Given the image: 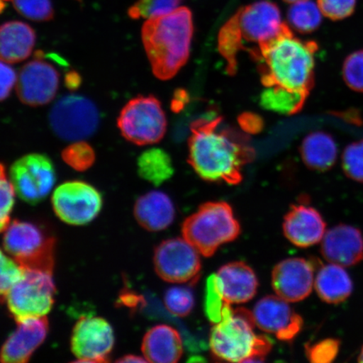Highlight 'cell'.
I'll use <instances>...</instances> for the list:
<instances>
[{
  "label": "cell",
  "instance_id": "83f0119b",
  "mask_svg": "<svg viewBox=\"0 0 363 363\" xmlns=\"http://www.w3.org/2000/svg\"><path fill=\"white\" fill-rule=\"evenodd\" d=\"M308 95L274 85L265 87L260 96V104L267 111L294 115L301 111Z\"/></svg>",
  "mask_w": 363,
  "mask_h": 363
},
{
  "label": "cell",
  "instance_id": "d6a6232c",
  "mask_svg": "<svg viewBox=\"0 0 363 363\" xmlns=\"http://www.w3.org/2000/svg\"><path fill=\"white\" fill-rule=\"evenodd\" d=\"M13 7L27 19L35 21L52 20L54 11L50 0H12Z\"/></svg>",
  "mask_w": 363,
  "mask_h": 363
},
{
  "label": "cell",
  "instance_id": "7dc6e473",
  "mask_svg": "<svg viewBox=\"0 0 363 363\" xmlns=\"http://www.w3.org/2000/svg\"><path fill=\"white\" fill-rule=\"evenodd\" d=\"M358 361H359L360 362H363V347L362 349L359 357H358Z\"/></svg>",
  "mask_w": 363,
  "mask_h": 363
},
{
  "label": "cell",
  "instance_id": "d6986e66",
  "mask_svg": "<svg viewBox=\"0 0 363 363\" xmlns=\"http://www.w3.org/2000/svg\"><path fill=\"white\" fill-rule=\"evenodd\" d=\"M321 253L328 260L342 267H351L363 261V238L355 227L339 225L324 235Z\"/></svg>",
  "mask_w": 363,
  "mask_h": 363
},
{
  "label": "cell",
  "instance_id": "7bdbcfd3",
  "mask_svg": "<svg viewBox=\"0 0 363 363\" xmlns=\"http://www.w3.org/2000/svg\"><path fill=\"white\" fill-rule=\"evenodd\" d=\"M65 84L70 90H75L81 84V76L75 71L69 72L66 75Z\"/></svg>",
  "mask_w": 363,
  "mask_h": 363
},
{
  "label": "cell",
  "instance_id": "7a4b0ae2",
  "mask_svg": "<svg viewBox=\"0 0 363 363\" xmlns=\"http://www.w3.org/2000/svg\"><path fill=\"white\" fill-rule=\"evenodd\" d=\"M315 42H303L294 36L284 23L280 33L250 55L258 63L264 87H281L308 95L314 85Z\"/></svg>",
  "mask_w": 363,
  "mask_h": 363
},
{
  "label": "cell",
  "instance_id": "ba28073f",
  "mask_svg": "<svg viewBox=\"0 0 363 363\" xmlns=\"http://www.w3.org/2000/svg\"><path fill=\"white\" fill-rule=\"evenodd\" d=\"M52 275L23 269L21 278L13 284L6 297L9 310L17 323L44 317L52 310L56 291Z\"/></svg>",
  "mask_w": 363,
  "mask_h": 363
},
{
  "label": "cell",
  "instance_id": "30bf717a",
  "mask_svg": "<svg viewBox=\"0 0 363 363\" xmlns=\"http://www.w3.org/2000/svg\"><path fill=\"white\" fill-rule=\"evenodd\" d=\"M52 129L66 140H84L98 129L99 113L95 104L80 95H67L54 104L49 113Z\"/></svg>",
  "mask_w": 363,
  "mask_h": 363
},
{
  "label": "cell",
  "instance_id": "9c48e42d",
  "mask_svg": "<svg viewBox=\"0 0 363 363\" xmlns=\"http://www.w3.org/2000/svg\"><path fill=\"white\" fill-rule=\"evenodd\" d=\"M121 135L138 146L160 142L167 130L165 112L158 99L138 96L127 103L117 121Z\"/></svg>",
  "mask_w": 363,
  "mask_h": 363
},
{
  "label": "cell",
  "instance_id": "ac0fdd59",
  "mask_svg": "<svg viewBox=\"0 0 363 363\" xmlns=\"http://www.w3.org/2000/svg\"><path fill=\"white\" fill-rule=\"evenodd\" d=\"M326 224L315 208L294 204L284 219V233L294 246L306 248L323 239Z\"/></svg>",
  "mask_w": 363,
  "mask_h": 363
},
{
  "label": "cell",
  "instance_id": "60d3db41",
  "mask_svg": "<svg viewBox=\"0 0 363 363\" xmlns=\"http://www.w3.org/2000/svg\"><path fill=\"white\" fill-rule=\"evenodd\" d=\"M16 72L7 62L0 60V101L10 96L17 83Z\"/></svg>",
  "mask_w": 363,
  "mask_h": 363
},
{
  "label": "cell",
  "instance_id": "484cf974",
  "mask_svg": "<svg viewBox=\"0 0 363 363\" xmlns=\"http://www.w3.org/2000/svg\"><path fill=\"white\" fill-rule=\"evenodd\" d=\"M301 154L308 169L325 172L334 166L338 148L333 136L323 131H315L303 140Z\"/></svg>",
  "mask_w": 363,
  "mask_h": 363
},
{
  "label": "cell",
  "instance_id": "f1b7e54d",
  "mask_svg": "<svg viewBox=\"0 0 363 363\" xmlns=\"http://www.w3.org/2000/svg\"><path fill=\"white\" fill-rule=\"evenodd\" d=\"M289 27L301 34H308L319 28L322 22V13L318 4L311 0L294 3L289 9Z\"/></svg>",
  "mask_w": 363,
  "mask_h": 363
},
{
  "label": "cell",
  "instance_id": "277c9868",
  "mask_svg": "<svg viewBox=\"0 0 363 363\" xmlns=\"http://www.w3.org/2000/svg\"><path fill=\"white\" fill-rule=\"evenodd\" d=\"M284 22L276 4L262 0L245 6L235 13L222 27L218 48L227 62V72H237L239 52L247 51V45H255V51L262 45L274 38L282 30Z\"/></svg>",
  "mask_w": 363,
  "mask_h": 363
},
{
  "label": "cell",
  "instance_id": "ffe728a7",
  "mask_svg": "<svg viewBox=\"0 0 363 363\" xmlns=\"http://www.w3.org/2000/svg\"><path fill=\"white\" fill-rule=\"evenodd\" d=\"M48 320L45 316L18 322V328L0 352V362L24 363L47 337Z\"/></svg>",
  "mask_w": 363,
  "mask_h": 363
},
{
  "label": "cell",
  "instance_id": "8d00e7d4",
  "mask_svg": "<svg viewBox=\"0 0 363 363\" xmlns=\"http://www.w3.org/2000/svg\"><path fill=\"white\" fill-rule=\"evenodd\" d=\"M23 269L0 250V302L6 299L13 284L21 278Z\"/></svg>",
  "mask_w": 363,
  "mask_h": 363
},
{
  "label": "cell",
  "instance_id": "8992f818",
  "mask_svg": "<svg viewBox=\"0 0 363 363\" xmlns=\"http://www.w3.org/2000/svg\"><path fill=\"white\" fill-rule=\"evenodd\" d=\"M240 233L233 208L222 201L202 204L182 225L183 238L206 257L214 255L222 245L233 242Z\"/></svg>",
  "mask_w": 363,
  "mask_h": 363
},
{
  "label": "cell",
  "instance_id": "f546056e",
  "mask_svg": "<svg viewBox=\"0 0 363 363\" xmlns=\"http://www.w3.org/2000/svg\"><path fill=\"white\" fill-rule=\"evenodd\" d=\"M183 0H139L128 11L131 19H152L170 13L179 8Z\"/></svg>",
  "mask_w": 363,
  "mask_h": 363
},
{
  "label": "cell",
  "instance_id": "603a6c76",
  "mask_svg": "<svg viewBox=\"0 0 363 363\" xmlns=\"http://www.w3.org/2000/svg\"><path fill=\"white\" fill-rule=\"evenodd\" d=\"M135 220L149 231H160L170 226L175 218V208L169 196L161 191H151L140 197L135 204Z\"/></svg>",
  "mask_w": 363,
  "mask_h": 363
},
{
  "label": "cell",
  "instance_id": "7402d4cb",
  "mask_svg": "<svg viewBox=\"0 0 363 363\" xmlns=\"http://www.w3.org/2000/svg\"><path fill=\"white\" fill-rule=\"evenodd\" d=\"M142 350L149 362L175 363L183 355V342L178 330L158 325L145 335Z\"/></svg>",
  "mask_w": 363,
  "mask_h": 363
},
{
  "label": "cell",
  "instance_id": "ee69618b",
  "mask_svg": "<svg viewBox=\"0 0 363 363\" xmlns=\"http://www.w3.org/2000/svg\"><path fill=\"white\" fill-rule=\"evenodd\" d=\"M119 362H147L146 358L140 357L138 356L128 355L121 358L118 360Z\"/></svg>",
  "mask_w": 363,
  "mask_h": 363
},
{
  "label": "cell",
  "instance_id": "8fae6325",
  "mask_svg": "<svg viewBox=\"0 0 363 363\" xmlns=\"http://www.w3.org/2000/svg\"><path fill=\"white\" fill-rule=\"evenodd\" d=\"M157 274L169 283L194 284L201 277L199 252L183 238L159 244L154 253Z\"/></svg>",
  "mask_w": 363,
  "mask_h": 363
},
{
  "label": "cell",
  "instance_id": "cb8c5ba5",
  "mask_svg": "<svg viewBox=\"0 0 363 363\" xmlns=\"http://www.w3.org/2000/svg\"><path fill=\"white\" fill-rule=\"evenodd\" d=\"M36 40L35 30L26 23L10 21L0 26V60L18 63L33 53Z\"/></svg>",
  "mask_w": 363,
  "mask_h": 363
},
{
  "label": "cell",
  "instance_id": "e575fe53",
  "mask_svg": "<svg viewBox=\"0 0 363 363\" xmlns=\"http://www.w3.org/2000/svg\"><path fill=\"white\" fill-rule=\"evenodd\" d=\"M342 169L348 178L363 183V140L352 143L345 149Z\"/></svg>",
  "mask_w": 363,
  "mask_h": 363
},
{
  "label": "cell",
  "instance_id": "bcb514c9",
  "mask_svg": "<svg viewBox=\"0 0 363 363\" xmlns=\"http://www.w3.org/2000/svg\"><path fill=\"white\" fill-rule=\"evenodd\" d=\"M284 1L290 4H294L299 1H303V0H284Z\"/></svg>",
  "mask_w": 363,
  "mask_h": 363
},
{
  "label": "cell",
  "instance_id": "b9f144b4",
  "mask_svg": "<svg viewBox=\"0 0 363 363\" xmlns=\"http://www.w3.org/2000/svg\"><path fill=\"white\" fill-rule=\"evenodd\" d=\"M239 122L242 129L248 133H257L262 128L261 118L253 113H244L240 117Z\"/></svg>",
  "mask_w": 363,
  "mask_h": 363
},
{
  "label": "cell",
  "instance_id": "f35d334b",
  "mask_svg": "<svg viewBox=\"0 0 363 363\" xmlns=\"http://www.w3.org/2000/svg\"><path fill=\"white\" fill-rule=\"evenodd\" d=\"M322 15L333 21H340L352 15L357 0H317Z\"/></svg>",
  "mask_w": 363,
  "mask_h": 363
},
{
  "label": "cell",
  "instance_id": "52a82bcc",
  "mask_svg": "<svg viewBox=\"0 0 363 363\" xmlns=\"http://www.w3.org/2000/svg\"><path fill=\"white\" fill-rule=\"evenodd\" d=\"M55 238L42 227L30 222L15 220L9 225L4 247L23 269L52 274Z\"/></svg>",
  "mask_w": 363,
  "mask_h": 363
},
{
  "label": "cell",
  "instance_id": "1f68e13d",
  "mask_svg": "<svg viewBox=\"0 0 363 363\" xmlns=\"http://www.w3.org/2000/svg\"><path fill=\"white\" fill-rule=\"evenodd\" d=\"M164 303L171 314L179 317L187 316L194 306V297L189 287H172L167 290Z\"/></svg>",
  "mask_w": 363,
  "mask_h": 363
},
{
  "label": "cell",
  "instance_id": "74e56055",
  "mask_svg": "<svg viewBox=\"0 0 363 363\" xmlns=\"http://www.w3.org/2000/svg\"><path fill=\"white\" fill-rule=\"evenodd\" d=\"M340 346V342L337 339L322 340L306 347V356L313 363H329L337 357Z\"/></svg>",
  "mask_w": 363,
  "mask_h": 363
},
{
  "label": "cell",
  "instance_id": "e0dca14e",
  "mask_svg": "<svg viewBox=\"0 0 363 363\" xmlns=\"http://www.w3.org/2000/svg\"><path fill=\"white\" fill-rule=\"evenodd\" d=\"M314 269L303 258H288L277 264L272 274V285L278 296L288 302H298L312 292Z\"/></svg>",
  "mask_w": 363,
  "mask_h": 363
},
{
  "label": "cell",
  "instance_id": "d4e9b609",
  "mask_svg": "<svg viewBox=\"0 0 363 363\" xmlns=\"http://www.w3.org/2000/svg\"><path fill=\"white\" fill-rule=\"evenodd\" d=\"M315 289L319 297L330 305H337L350 297L353 284L342 266L330 263L318 272Z\"/></svg>",
  "mask_w": 363,
  "mask_h": 363
},
{
  "label": "cell",
  "instance_id": "7c38bea8",
  "mask_svg": "<svg viewBox=\"0 0 363 363\" xmlns=\"http://www.w3.org/2000/svg\"><path fill=\"white\" fill-rule=\"evenodd\" d=\"M11 181L22 201L36 204L52 191L56 182L55 169L47 156L28 154L12 165Z\"/></svg>",
  "mask_w": 363,
  "mask_h": 363
},
{
  "label": "cell",
  "instance_id": "ab89813d",
  "mask_svg": "<svg viewBox=\"0 0 363 363\" xmlns=\"http://www.w3.org/2000/svg\"><path fill=\"white\" fill-rule=\"evenodd\" d=\"M226 303L217 288L215 275L208 279L206 289V311L208 319L216 324L222 319Z\"/></svg>",
  "mask_w": 363,
  "mask_h": 363
},
{
  "label": "cell",
  "instance_id": "5b68a950",
  "mask_svg": "<svg viewBox=\"0 0 363 363\" xmlns=\"http://www.w3.org/2000/svg\"><path fill=\"white\" fill-rule=\"evenodd\" d=\"M252 313L233 310L226 303L222 319L212 328L210 347L213 356L230 362H261L272 349L271 340L254 333Z\"/></svg>",
  "mask_w": 363,
  "mask_h": 363
},
{
  "label": "cell",
  "instance_id": "f6af8a7d",
  "mask_svg": "<svg viewBox=\"0 0 363 363\" xmlns=\"http://www.w3.org/2000/svg\"><path fill=\"white\" fill-rule=\"evenodd\" d=\"M4 0H0V13L3 12L4 8H6V4H4Z\"/></svg>",
  "mask_w": 363,
  "mask_h": 363
},
{
  "label": "cell",
  "instance_id": "44dd1931",
  "mask_svg": "<svg viewBox=\"0 0 363 363\" xmlns=\"http://www.w3.org/2000/svg\"><path fill=\"white\" fill-rule=\"evenodd\" d=\"M215 278L222 298L229 305L246 303L257 294L258 280L255 272L243 262L221 267Z\"/></svg>",
  "mask_w": 363,
  "mask_h": 363
},
{
  "label": "cell",
  "instance_id": "4fadbf2b",
  "mask_svg": "<svg viewBox=\"0 0 363 363\" xmlns=\"http://www.w3.org/2000/svg\"><path fill=\"white\" fill-rule=\"evenodd\" d=\"M54 211L67 224L89 223L102 208V198L96 189L81 181L67 182L55 190L52 196Z\"/></svg>",
  "mask_w": 363,
  "mask_h": 363
},
{
  "label": "cell",
  "instance_id": "d590c367",
  "mask_svg": "<svg viewBox=\"0 0 363 363\" xmlns=\"http://www.w3.org/2000/svg\"><path fill=\"white\" fill-rule=\"evenodd\" d=\"M342 74L349 88L363 93V50L353 52L346 58Z\"/></svg>",
  "mask_w": 363,
  "mask_h": 363
},
{
  "label": "cell",
  "instance_id": "6da1fadb",
  "mask_svg": "<svg viewBox=\"0 0 363 363\" xmlns=\"http://www.w3.org/2000/svg\"><path fill=\"white\" fill-rule=\"evenodd\" d=\"M222 121L217 117L193 122L189 162L203 180L235 185L242 182V167L253 161L255 151L246 136L222 127Z\"/></svg>",
  "mask_w": 363,
  "mask_h": 363
},
{
  "label": "cell",
  "instance_id": "9a60e30c",
  "mask_svg": "<svg viewBox=\"0 0 363 363\" xmlns=\"http://www.w3.org/2000/svg\"><path fill=\"white\" fill-rule=\"evenodd\" d=\"M115 342L113 329L99 317H83L74 326L71 340L72 353L80 362H104Z\"/></svg>",
  "mask_w": 363,
  "mask_h": 363
},
{
  "label": "cell",
  "instance_id": "3957f363",
  "mask_svg": "<svg viewBox=\"0 0 363 363\" xmlns=\"http://www.w3.org/2000/svg\"><path fill=\"white\" fill-rule=\"evenodd\" d=\"M193 34L192 12L186 7L144 23L143 43L157 79L169 80L185 65Z\"/></svg>",
  "mask_w": 363,
  "mask_h": 363
},
{
  "label": "cell",
  "instance_id": "4dcf8cb0",
  "mask_svg": "<svg viewBox=\"0 0 363 363\" xmlns=\"http://www.w3.org/2000/svg\"><path fill=\"white\" fill-rule=\"evenodd\" d=\"M62 158L72 169L84 172L94 165L95 152L89 143L78 140L63 150Z\"/></svg>",
  "mask_w": 363,
  "mask_h": 363
},
{
  "label": "cell",
  "instance_id": "2e32d148",
  "mask_svg": "<svg viewBox=\"0 0 363 363\" xmlns=\"http://www.w3.org/2000/svg\"><path fill=\"white\" fill-rule=\"evenodd\" d=\"M252 313L258 328L284 342L292 340L302 329V317L278 295L260 299Z\"/></svg>",
  "mask_w": 363,
  "mask_h": 363
},
{
  "label": "cell",
  "instance_id": "4316f807",
  "mask_svg": "<svg viewBox=\"0 0 363 363\" xmlns=\"http://www.w3.org/2000/svg\"><path fill=\"white\" fill-rule=\"evenodd\" d=\"M138 166L139 175L155 186L165 183L174 174L170 156L161 148L148 149L140 154Z\"/></svg>",
  "mask_w": 363,
  "mask_h": 363
},
{
  "label": "cell",
  "instance_id": "5bb4252c",
  "mask_svg": "<svg viewBox=\"0 0 363 363\" xmlns=\"http://www.w3.org/2000/svg\"><path fill=\"white\" fill-rule=\"evenodd\" d=\"M60 83L56 67L43 60V52L22 67L17 79L16 92L20 101L31 107L45 106L55 98Z\"/></svg>",
  "mask_w": 363,
  "mask_h": 363
},
{
  "label": "cell",
  "instance_id": "836d02e7",
  "mask_svg": "<svg viewBox=\"0 0 363 363\" xmlns=\"http://www.w3.org/2000/svg\"><path fill=\"white\" fill-rule=\"evenodd\" d=\"M15 188L6 176V169L0 163V233L11 224V214L15 203Z\"/></svg>",
  "mask_w": 363,
  "mask_h": 363
}]
</instances>
